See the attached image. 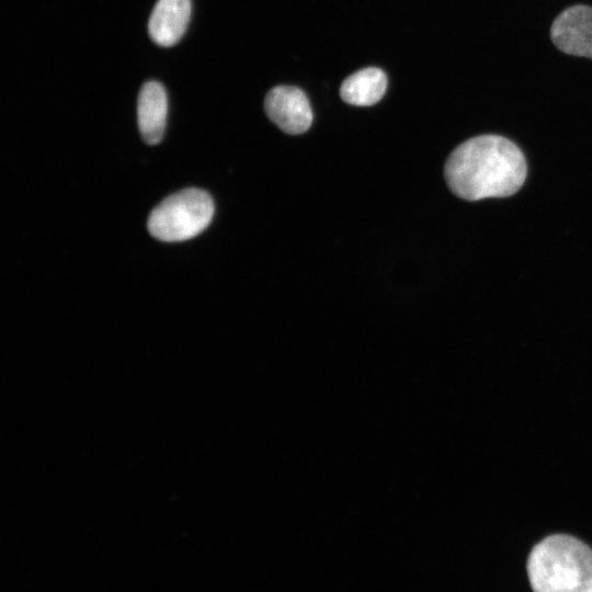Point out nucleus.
Returning a JSON list of instances; mask_svg holds the SVG:
<instances>
[{"mask_svg": "<svg viewBox=\"0 0 592 592\" xmlns=\"http://www.w3.org/2000/svg\"><path fill=\"white\" fill-rule=\"evenodd\" d=\"M214 203L200 189L171 194L155 207L148 218V231L166 242L183 241L201 234L212 221Z\"/></svg>", "mask_w": 592, "mask_h": 592, "instance_id": "3", "label": "nucleus"}, {"mask_svg": "<svg viewBox=\"0 0 592 592\" xmlns=\"http://www.w3.org/2000/svg\"><path fill=\"white\" fill-rule=\"evenodd\" d=\"M386 88L385 72L376 67H368L352 73L342 82L340 96L349 104L369 106L384 96Z\"/></svg>", "mask_w": 592, "mask_h": 592, "instance_id": "8", "label": "nucleus"}, {"mask_svg": "<svg viewBox=\"0 0 592 592\" xmlns=\"http://www.w3.org/2000/svg\"><path fill=\"white\" fill-rule=\"evenodd\" d=\"M191 0H158L148 21V33L159 46L175 45L191 19Z\"/></svg>", "mask_w": 592, "mask_h": 592, "instance_id": "6", "label": "nucleus"}, {"mask_svg": "<svg viewBox=\"0 0 592 592\" xmlns=\"http://www.w3.org/2000/svg\"><path fill=\"white\" fill-rule=\"evenodd\" d=\"M551 41L561 52L592 59V8L573 5L553 22Z\"/></svg>", "mask_w": 592, "mask_h": 592, "instance_id": "5", "label": "nucleus"}, {"mask_svg": "<svg viewBox=\"0 0 592 592\" xmlns=\"http://www.w3.org/2000/svg\"><path fill=\"white\" fill-rule=\"evenodd\" d=\"M444 174L452 192L468 201L514 194L526 178L523 152L499 135H482L459 145L448 157Z\"/></svg>", "mask_w": 592, "mask_h": 592, "instance_id": "1", "label": "nucleus"}, {"mask_svg": "<svg viewBox=\"0 0 592 592\" xmlns=\"http://www.w3.org/2000/svg\"><path fill=\"white\" fill-rule=\"evenodd\" d=\"M269 118L291 135L305 133L312 123V110L303 90L291 86L271 89L264 100Z\"/></svg>", "mask_w": 592, "mask_h": 592, "instance_id": "4", "label": "nucleus"}, {"mask_svg": "<svg viewBox=\"0 0 592 592\" xmlns=\"http://www.w3.org/2000/svg\"><path fill=\"white\" fill-rule=\"evenodd\" d=\"M534 592H592V549L576 537L550 535L527 559Z\"/></svg>", "mask_w": 592, "mask_h": 592, "instance_id": "2", "label": "nucleus"}, {"mask_svg": "<svg viewBox=\"0 0 592 592\" xmlns=\"http://www.w3.org/2000/svg\"><path fill=\"white\" fill-rule=\"evenodd\" d=\"M168 98L163 86L147 81L137 100V122L140 135L148 145L161 141L167 123Z\"/></svg>", "mask_w": 592, "mask_h": 592, "instance_id": "7", "label": "nucleus"}]
</instances>
